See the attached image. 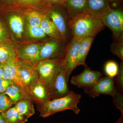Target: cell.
Masks as SVG:
<instances>
[{
  "instance_id": "cell-13",
  "label": "cell",
  "mask_w": 123,
  "mask_h": 123,
  "mask_svg": "<svg viewBox=\"0 0 123 123\" xmlns=\"http://www.w3.org/2000/svg\"><path fill=\"white\" fill-rule=\"evenodd\" d=\"M48 16L55 24L63 38L67 39L70 31L68 26V16L55 9L51 10Z\"/></svg>"
},
{
  "instance_id": "cell-6",
  "label": "cell",
  "mask_w": 123,
  "mask_h": 123,
  "mask_svg": "<svg viewBox=\"0 0 123 123\" xmlns=\"http://www.w3.org/2000/svg\"><path fill=\"white\" fill-rule=\"evenodd\" d=\"M82 39L73 36L68 44L63 65L68 82L71 73L76 68V62Z\"/></svg>"
},
{
  "instance_id": "cell-11",
  "label": "cell",
  "mask_w": 123,
  "mask_h": 123,
  "mask_svg": "<svg viewBox=\"0 0 123 123\" xmlns=\"http://www.w3.org/2000/svg\"><path fill=\"white\" fill-rule=\"evenodd\" d=\"M27 92L32 101L37 104V107L43 105L51 100L48 87L39 81L30 86L27 89Z\"/></svg>"
},
{
  "instance_id": "cell-38",
  "label": "cell",
  "mask_w": 123,
  "mask_h": 123,
  "mask_svg": "<svg viewBox=\"0 0 123 123\" xmlns=\"http://www.w3.org/2000/svg\"><path fill=\"white\" fill-rule=\"evenodd\" d=\"M119 0H108V2H117V1H119Z\"/></svg>"
},
{
  "instance_id": "cell-32",
  "label": "cell",
  "mask_w": 123,
  "mask_h": 123,
  "mask_svg": "<svg viewBox=\"0 0 123 123\" xmlns=\"http://www.w3.org/2000/svg\"><path fill=\"white\" fill-rule=\"evenodd\" d=\"M12 83L11 81L0 78V94L5 93L9 86Z\"/></svg>"
},
{
  "instance_id": "cell-33",
  "label": "cell",
  "mask_w": 123,
  "mask_h": 123,
  "mask_svg": "<svg viewBox=\"0 0 123 123\" xmlns=\"http://www.w3.org/2000/svg\"><path fill=\"white\" fill-rule=\"evenodd\" d=\"M23 4L27 5H34L37 4L40 0H19Z\"/></svg>"
},
{
  "instance_id": "cell-7",
  "label": "cell",
  "mask_w": 123,
  "mask_h": 123,
  "mask_svg": "<svg viewBox=\"0 0 123 123\" xmlns=\"http://www.w3.org/2000/svg\"><path fill=\"white\" fill-rule=\"evenodd\" d=\"M84 90L90 97L95 98L101 94L108 95L112 97L117 90L115 86L114 78L107 76L102 77L94 85Z\"/></svg>"
},
{
  "instance_id": "cell-23",
  "label": "cell",
  "mask_w": 123,
  "mask_h": 123,
  "mask_svg": "<svg viewBox=\"0 0 123 123\" xmlns=\"http://www.w3.org/2000/svg\"><path fill=\"white\" fill-rule=\"evenodd\" d=\"M7 123H25L28 119L18 113L14 106L12 107L2 113Z\"/></svg>"
},
{
  "instance_id": "cell-21",
  "label": "cell",
  "mask_w": 123,
  "mask_h": 123,
  "mask_svg": "<svg viewBox=\"0 0 123 123\" xmlns=\"http://www.w3.org/2000/svg\"><path fill=\"white\" fill-rule=\"evenodd\" d=\"M9 25L17 37H22L24 31V21L20 16L16 14L11 15L8 18Z\"/></svg>"
},
{
  "instance_id": "cell-15",
  "label": "cell",
  "mask_w": 123,
  "mask_h": 123,
  "mask_svg": "<svg viewBox=\"0 0 123 123\" xmlns=\"http://www.w3.org/2000/svg\"><path fill=\"white\" fill-rule=\"evenodd\" d=\"M108 0H87L86 12L101 18L111 9Z\"/></svg>"
},
{
  "instance_id": "cell-31",
  "label": "cell",
  "mask_w": 123,
  "mask_h": 123,
  "mask_svg": "<svg viewBox=\"0 0 123 123\" xmlns=\"http://www.w3.org/2000/svg\"><path fill=\"white\" fill-rule=\"evenodd\" d=\"M8 33L4 22L0 18V43L7 41Z\"/></svg>"
},
{
  "instance_id": "cell-18",
  "label": "cell",
  "mask_w": 123,
  "mask_h": 123,
  "mask_svg": "<svg viewBox=\"0 0 123 123\" xmlns=\"http://www.w3.org/2000/svg\"><path fill=\"white\" fill-rule=\"evenodd\" d=\"M94 39V37H86L82 38L79 54L76 62V68L80 65H83L84 66L86 65L85 63L86 58Z\"/></svg>"
},
{
  "instance_id": "cell-16",
  "label": "cell",
  "mask_w": 123,
  "mask_h": 123,
  "mask_svg": "<svg viewBox=\"0 0 123 123\" xmlns=\"http://www.w3.org/2000/svg\"><path fill=\"white\" fill-rule=\"evenodd\" d=\"M5 93L14 104L18 101L23 99H31V96L27 91L20 86L13 83L9 86Z\"/></svg>"
},
{
  "instance_id": "cell-10",
  "label": "cell",
  "mask_w": 123,
  "mask_h": 123,
  "mask_svg": "<svg viewBox=\"0 0 123 123\" xmlns=\"http://www.w3.org/2000/svg\"><path fill=\"white\" fill-rule=\"evenodd\" d=\"M18 66L20 76L27 91L30 86L39 81L35 64L18 60Z\"/></svg>"
},
{
  "instance_id": "cell-9",
  "label": "cell",
  "mask_w": 123,
  "mask_h": 123,
  "mask_svg": "<svg viewBox=\"0 0 123 123\" xmlns=\"http://www.w3.org/2000/svg\"><path fill=\"white\" fill-rule=\"evenodd\" d=\"M68 82L65 70L62 65L49 88L51 100L61 98L68 94L70 91L68 86Z\"/></svg>"
},
{
  "instance_id": "cell-12",
  "label": "cell",
  "mask_w": 123,
  "mask_h": 123,
  "mask_svg": "<svg viewBox=\"0 0 123 123\" xmlns=\"http://www.w3.org/2000/svg\"><path fill=\"white\" fill-rule=\"evenodd\" d=\"M18 62V59L17 57L10 59L3 64L4 73L2 78L11 81L26 90L19 74Z\"/></svg>"
},
{
  "instance_id": "cell-14",
  "label": "cell",
  "mask_w": 123,
  "mask_h": 123,
  "mask_svg": "<svg viewBox=\"0 0 123 123\" xmlns=\"http://www.w3.org/2000/svg\"><path fill=\"white\" fill-rule=\"evenodd\" d=\"M42 44H30L18 49L17 52L18 59L36 63L39 61L40 51Z\"/></svg>"
},
{
  "instance_id": "cell-35",
  "label": "cell",
  "mask_w": 123,
  "mask_h": 123,
  "mask_svg": "<svg viewBox=\"0 0 123 123\" xmlns=\"http://www.w3.org/2000/svg\"><path fill=\"white\" fill-rule=\"evenodd\" d=\"M0 123H7L5 116L1 113H0Z\"/></svg>"
},
{
  "instance_id": "cell-8",
  "label": "cell",
  "mask_w": 123,
  "mask_h": 123,
  "mask_svg": "<svg viewBox=\"0 0 123 123\" xmlns=\"http://www.w3.org/2000/svg\"><path fill=\"white\" fill-rule=\"evenodd\" d=\"M103 75L99 71L91 70L86 65L84 66L83 72L79 75L72 77L70 81L78 88L84 89L94 85Z\"/></svg>"
},
{
  "instance_id": "cell-26",
  "label": "cell",
  "mask_w": 123,
  "mask_h": 123,
  "mask_svg": "<svg viewBox=\"0 0 123 123\" xmlns=\"http://www.w3.org/2000/svg\"><path fill=\"white\" fill-rule=\"evenodd\" d=\"M119 68L117 62L113 61H109L105 64L104 72L107 76L114 78L117 75Z\"/></svg>"
},
{
  "instance_id": "cell-19",
  "label": "cell",
  "mask_w": 123,
  "mask_h": 123,
  "mask_svg": "<svg viewBox=\"0 0 123 123\" xmlns=\"http://www.w3.org/2000/svg\"><path fill=\"white\" fill-rule=\"evenodd\" d=\"M40 26L47 36L54 39H65L62 37L56 27L47 15H43Z\"/></svg>"
},
{
  "instance_id": "cell-37",
  "label": "cell",
  "mask_w": 123,
  "mask_h": 123,
  "mask_svg": "<svg viewBox=\"0 0 123 123\" xmlns=\"http://www.w3.org/2000/svg\"><path fill=\"white\" fill-rule=\"evenodd\" d=\"M116 123H123V117L121 116L117 121Z\"/></svg>"
},
{
  "instance_id": "cell-36",
  "label": "cell",
  "mask_w": 123,
  "mask_h": 123,
  "mask_svg": "<svg viewBox=\"0 0 123 123\" xmlns=\"http://www.w3.org/2000/svg\"><path fill=\"white\" fill-rule=\"evenodd\" d=\"M4 73V69L3 64L0 63V78L3 77Z\"/></svg>"
},
{
  "instance_id": "cell-24",
  "label": "cell",
  "mask_w": 123,
  "mask_h": 123,
  "mask_svg": "<svg viewBox=\"0 0 123 123\" xmlns=\"http://www.w3.org/2000/svg\"><path fill=\"white\" fill-rule=\"evenodd\" d=\"M123 36L118 38L116 39L115 41L111 47V52L114 55L117 56L121 60L123 61Z\"/></svg>"
},
{
  "instance_id": "cell-28",
  "label": "cell",
  "mask_w": 123,
  "mask_h": 123,
  "mask_svg": "<svg viewBox=\"0 0 123 123\" xmlns=\"http://www.w3.org/2000/svg\"><path fill=\"white\" fill-rule=\"evenodd\" d=\"M14 105L8 96L5 93L0 94V113L5 112Z\"/></svg>"
},
{
  "instance_id": "cell-3",
  "label": "cell",
  "mask_w": 123,
  "mask_h": 123,
  "mask_svg": "<svg viewBox=\"0 0 123 123\" xmlns=\"http://www.w3.org/2000/svg\"><path fill=\"white\" fill-rule=\"evenodd\" d=\"M63 59L41 60L35 63L39 81L46 85L48 88L63 65Z\"/></svg>"
},
{
  "instance_id": "cell-1",
  "label": "cell",
  "mask_w": 123,
  "mask_h": 123,
  "mask_svg": "<svg viewBox=\"0 0 123 123\" xmlns=\"http://www.w3.org/2000/svg\"><path fill=\"white\" fill-rule=\"evenodd\" d=\"M68 24L73 36L80 39L95 38L105 26L101 18L86 11L68 19Z\"/></svg>"
},
{
  "instance_id": "cell-25",
  "label": "cell",
  "mask_w": 123,
  "mask_h": 123,
  "mask_svg": "<svg viewBox=\"0 0 123 123\" xmlns=\"http://www.w3.org/2000/svg\"><path fill=\"white\" fill-rule=\"evenodd\" d=\"M43 15L36 11L29 12L26 15L27 25L31 26H40Z\"/></svg>"
},
{
  "instance_id": "cell-17",
  "label": "cell",
  "mask_w": 123,
  "mask_h": 123,
  "mask_svg": "<svg viewBox=\"0 0 123 123\" xmlns=\"http://www.w3.org/2000/svg\"><path fill=\"white\" fill-rule=\"evenodd\" d=\"M86 4L87 0H65L64 6L67 10L68 19L85 12Z\"/></svg>"
},
{
  "instance_id": "cell-20",
  "label": "cell",
  "mask_w": 123,
  "mask_h": 123,
  "mask_svg": "<svg viewBox=\"0 0 123 123\" xmlns=\"http://www.w3.org/2000/svg\"><path fill=\"white\" fill-rule=\"evenodd\" d=\"M14 106L18 113L28 119L35 113L33 101L31 99H22L15 104Z\"/></svg>"
},
{
  "instance_id": "cell-30",
  "label": "cell",
  "mask_w": 123,
  "mask_h": 123,
  "mask_svg": "<svg viewBox=\"0 0 123 123\" xmlns=\"http://www.w3.org/2000/svg\"><path fill=\"white\" fill-rule=\"evenodd\" d=\"M112 97V102L116 108L120 111L123 117V93L117 91L115 94Z\"/></svg>"
},
{
  "instance_id": "cell-29",
  "label": "cell",
  "mask_w": 123,
  "mask_h": 123,
  "mask_svg": "<svg viewBox=\"0 0 123 123\" xmlns=\"http://www.w3.org/2000/svg\"><path fill=\"white\" fill-rule=\"evenodd\" d=\"M117 78L115 82L116 88L118 91L123 93V62H121L119 66Z\"/></svg>"
},
{
  "instance_id": "cell-34",
  "label": "cell",
  "mask_w": 123,
  "mask_h": 123,
  "mask_svg": "<svg viewBox=\"0 0 123 123\" xmlns=\"http://www.w3.org/2000/svg\"><path fill=\"white\" fill-rule=\"evenodd\" d=\"M50 2L56 4H61L64 5L65 2V0H48Z\"/></svg>"
},
{
  "instance_id": "cell-22",
  "label": "cell",
  "mask_w": 123,
  "mask_h": 123,
  "mask_svg": "<svg viewBox=\"0 0 123 123\" xmlns=\"http://www.w3.org/2000/svg\"><path fill=\"white\" fill-rule=\"evenodd\" d=\"M17 51L7 42L0 43V63L3 64L13 58H17Z\"/></svg>"
},
{
  "instance_id": "cell-2",
  "label": "cell",
  "mask_w": 123,
  "mask_h": 123,
  "mask_svg": "<svg viewBox=\"0 0 123 123\" xmlns=\"http://www.w3.org/2000/svg\"><path fill=\"white\" fill-rule=\"evenodd\" d=\"M81 95L77 94L72 90L70 91L66 96L50 100L43 105L38 107L40 116L46 118L58 112L67 110L73 111L78 114L80 109L78 106L80 102Z\"/></svg>"
},
{
  "instance_id": "cell-5",
  "label": "cell",
  "mask_w": 123,
  "mask_h": 123,
  "mask_svg": "<svg viewBox=\"0 0 123 123\" xmlns=\"http://www.w3.org/2000/svg\"><path fill=\"white\" fill-rule=\"evenodd\" d=\"M104 26L108 27L116 39L123 36V13L119 9H111L101 17Z\"/></svg>"
},
{
  "instance_id": "cell-4",
  "label": "cell",
  "mask_w": 123,
  "mask_h": 123,
  "mask_svg": "<svg viewBox=\"0 0 123 123\" xmlns=\"http://www.w3.org/2000/svg\"><path fill=\"white\" fill-rule=\"evenodd\" d=\"M67 39H54L42 44L39 54V60L64 59L68 44L65 42Z\"/></svg>"
},
{
  "instance_id": "cell-27",
  "label": "cell",
  "mask_w": 123,
  "mask_h": 123,
  "mask_svg": "<svg viewBox=\"0 0 123 123\" xmlns=\"http://www.w3.org/2000/svg\"><path fill=\"white\" fill-rule=\"evenodd\" d=\"M27 31L31 37L35 39H42L46 38L47 35L40 26H31L27 25Z\"/></svg>"
}]
</instances>
